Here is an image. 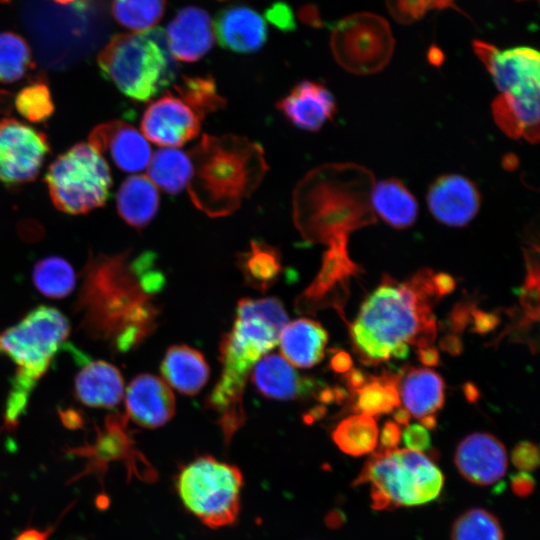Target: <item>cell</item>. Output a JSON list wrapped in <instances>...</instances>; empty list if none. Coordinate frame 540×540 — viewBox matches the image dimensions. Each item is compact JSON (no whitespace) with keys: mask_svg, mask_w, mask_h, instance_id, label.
<instances>
[{"mask_svg":"<svg viewBox=\"0 0 540 540\" xmlns=\"http://www.w3.org/2000/svg\"><path fill=\"white\" fill-rule=\"evenodd\" d=\"M539 108V94L499 93L491 106L493 119L503 133L532 144L539 140Z\"/></svg>","mask_w":540,"mask_h":540,"instance_id":"26","label":"cell"},{"mask_svg":"<svg viewBox=\"0 0 540 540\" xmlns=\"http://www.w3.org/2000/svg\"><path fill=\"white\" fill-rule=\"evenodd\" d=\"M451 540H504L502 526L486 509L472 508L453 523Z\"/></svg>","mask_w":540,"mask_h":540,"instance_id":"38","label":"cell"},{"mask_svg":"<svg viewBox=\"0 0 540 540\" xmlns=\"http://www.w3.org/2000/svg\"><path fill=\"white\" fill-rule=\"evenodd\" d=\"M68 319L54 307L41 305L17 324L0 333V354L16 366L5 408L7 428L18 424L26 412L30 395L68 338Z\"/></svg>","mask_w":540,"mask_h":540,"instance_id":"6","label":"cell"},{"mask_svg":"<svg viewBox=\"0 0 540 540\" xmlns=\"http://www.w3.org/2000/svg\"><path fill=\"white\" fill-rule=\"evenodd\" d=\"M391 16L401 24H410L422 18L428 10L426 0H386Z\"/></svg>","mask_w":540,"mask_h":540,"instance_id":"42","label":"cell"},{"mask_svg":"<svg viewBox=\"0 0 540 540\" xmlns=\"http://www.w3.org/2000/svg\"><path fill=\"white\" fill-rule=\"evenodd\" d=\"M371 170L356 163H328L310 170L296 185L292 216L310 244L348 242L349 235L376 223L371 205Z\"/></svg>","mask_w":540,"mask_h":540,"instance_id":"3","label":"cell"},{"mask_svg":"<svg viewBox=\"0 0 540 540\" xmlns=\"http://www.w3.org/2000/svg\"><path fill=\"white\" fill-rule=\"evenodd\" d=\"M74 391L86 406L113 408L124 396V380L114 365L103 360L88 361L75 377Z\"/></svg>","mask_w":540,"mask_h":540,"instance_id":"25","label":"cell"},{"mask_svg":"<svg viewBox=\"0 0 540 540\" xmlns=\"http://www.w3.org/2000/svg\"><path fill=\"white\" fill-rule=\"evenodd\" d=\"M165 382L184 395H195L209 378V366L203 355L186 345L170 347L161 364Z\"/></svg>","mask_w":540,"mask_h":540,"instance_id":"29","label":"cell"},{"mask_svg":"<svg viewBox=\"0 0 540 540\" xmlns=\"http://www.w3.org/2000/svg\"><path fill=\"white\" fill-rule=\"evenodd\" d=\"M510 480L512 491L520 497H526L534 490L535 481L528 472L520 471L512 475Z\"/></svg>","mask_w":540,"mask_h":540,"instance_id":"49","label":"cell"},{"mask_svg":"<svg viewBox=\"0 0 540 540\" xmlns=\"http://www.w3.org/2000/svg\"><path fill=\"white\" fill-rule=\"evenodd\" d=\"M371 205L374 214L395 229L412 226L418 216V202L409 189L397 178L375 182Z\"/></svg>","mask_w":540,"mask_h":540,"instance_id":"30","label":"cell"},{"mask_svg":"<svg viewBox=\"0 0 540 540\" xmlns=\"http://www.w3.org/2000/svg\"><path fill=\"white\" fill-rule=\"evenodd\" d=\"M287 323L288 315L277 298L238 302L233 327L220 343L221 375L206 402L218 414L226 442L244 424V389L253 367L278 345Z\"/></svg>","mask_w":540,"mask_h":540,"instance_id":"4","label":"cell"},{"mask_svg":"<svg viewBox=\"0 0 540 540\" xmlns=\"http://www.w3.org/2000/svg\"><path fill=\"white\" fill-rule=\"evenodd\" d=\"M86 272L82 300L89 307L100 305L89 314H100V330L118 350H129L154 330L158 310L153 296L162 290L165 278L153 253L100 254L90 259Z\"/></svg>","mask_w":540,"mask_h":540,"instance_id":"2","label":"cell"},{"mask_svg":"<svg viewBox=\"0 0 540 540\" xmlns=\"http://www.w3.org/2000/svg\"><path fill=\"white\" fill-rule=\"evenodd\" d=\"M454 463L467 481L487 486L505 475L508 457L499 439L489 433L476 432L468 435L458 444Z\"/></svg>","mask_w":540,"mask_h":540,"instance_id":"18","label":"cell"},{"mask_svg":"<svg viewBox=\"0 0 540 540\" xmlns=\"http://www.w3.org/2000/svg\"><path fill=\"white\" fill-rule=\"evenodd\" d=\"M399 395L411 416H436L444 405V381L428 368H410L399 383Z\"/></svg>","mask_w":540,"mask_h":540,"instance_id":"28","label":"cell"},{"mask_svg":"<svg viewBox=\"0 0 540 540\" xmlns=\"http://www.w3.org/2000/svg\"><path fill=\"white\" fill-rule=\"evenodd\" d=\"M471 307L469 304L459 303L454 307L450 316V325L454 333H460L471 320Z\"/></svg>","mask_w":540,"mask_h":540,"instance_id":"50","label":"cell"},{"mask_svg":"<svg viewBox=\"0 0 540 540\" xmlns=\"http://www.w3.org/2000/svg\"><path fill=\"white\" fill-rule=\"evenodd\" d=\"M411 415L405 408H397L393 413L394 422L398 425L407 426Z\"/></svg>","mask_w":540,"mask_h":540,"instance_id":"57","label":"cell"},{"mask_svg":"<svg viewBox=\"0 0 540 540\" xmlns=\"http://www.w3.org/2000/svg\"><path fill=\"white\" fill-rule=\"evenodd\" d=\"M21 116L33 123H41L51 117L54 104L48 86L37 81L19 91L14 100Z\"/></svg>","mask_w":540,"mask_h":540,"instance_id":"41","label":"cell"},{"mask_svg":"<svg viewBox=\"0 0 540 540\" xmlns=\"http://www.w3.org/2000/svg\"><path fill=\"white\" fill-rule=\"evenodd\" d=\"M406 448L418 452L427 451L431 446L429 430L421 424H408L401 433Z\"/></svg>","mask_w":540,"mask_h":540,"instance_id":"44","label":"cell"},{"mask_svg":"<svg viewBox=\"0 0 540 540\" xmlns=\"http://www.w3.org/2000/svg\"><path fill=\"white\" fill-rule=\"evenodd\" d=\"M330 365L336 373H346L353 365L351 356L345 351H337L330 359Z\"/></svg>","mask_w":540,"mask_h":540,"instance_id":"52","label":"cell"},{"mask_svg":"<svg viewBox=\"0 0 540 540\" xmlns=\"http://www.w3.org/2000/svg\"><path fill=\"white\" fill-rule=\"evenodd\" d=\"M32 66L26 41L12 32L0 33V83L20 80Z\"/></svg>","mask_w":540,"mask_h":540,"instance_id":"40","label":"cell"},{"mask_svg":"<svg viewBox=\"0 0 540 540\" xmlns=\"http://www.w3.org/2000/svg\"><path fill=\"white\" fill-rule=\"evenodd\" d=\"M432 276V270L421 269L402 283L390 276L382 278L350 326L354 351L362 362L405 359L409 344L418 348L433 344L436 319L432 303L439 297Z\"/></svg>","mask_w":540,"mask_h":540,"instance_id":"1","label":"cell"},{"mask_svg":"<svg viewBox=\"0 0 540 540\" xmlns=\"http://www.w3.org/2000/svg\"><path fill=\"white\" fill-rule=\"evenodd\" d=\"M242 487L243 475L238 467L209 455L182 467L176 480L184 507L213 529L235 523Z\"/></svg>","mask_w":540,"mask_h":540,"instance_id":"9","label":"cell"},{"mask_svg":"<svg viewBox=\"0 0 540 540\" xmlns=\"http://www.w3.org/2000/svg\"><path fill=\"white\" fill-rule=\"evenodd\" d=\"M164 34L172 57L185 62L202 58L215 40L210 16L194 6L181 9L167 25Z\"/></svg>","mask_w":540,"mask_h":540,"instance_id":"21","label":"cell"},{"mask_svg":"<svg viewBox=\"0 0 540 540\" xmlns=\"http://www.w3.org/2000/svg\"><path fill=\"white\" fill-rule=\"evenodd\" d=\"M165 9V0H113L115 19L134 32L154 28Z\"/></svg>","mask_w":540,"mask_h":540,"instance_id":"39","label":"cell"},{"mask_svg":"<svg viewBox=\"0 0 540 540\" xmlns=\"http://www.w3.org/2000/svg\"><path fill=\"white\" fill-rule=\"evenodd\" d=\"M126 412L130 419L143 428L154 429L165 425L175 414V397L169 385L152 374H139L128 385L125 393Z\"/></svg>","mask_w":540,"mask_h":540,"instance_id":"20","label":"cell"},{"mask_svg":"<svg viewBox=\"0 0 540 540\" xmlns=\"http://www.w3.org/2000/svg\"><path fill=\"white\" fill-rule=\"evenodd\" d=\"M518 1H523V0H518Z\"/></svg>","mask_w":540,"mask_h":540,"instance_id":"60","label":"cell"},{"mask_svg":"<svg viewBox=\"0 0 540 540\" xmlns=\"http://www.w3.org/2000/svg\"><path fill=\"white\" fill-rule=\"evenodd\" d=\"M89 144L99 153H108L115 165L125 172L145 169L152 157L144 135L120 120L96 126L89 135Z\"/></svg>","mask_w":540,"mask_h":540,"instance_id":"19","label":"cell"},{"mask_svg":"<svg viewBox=\"0 0 540 540\" xmlns=\"http://www.w3.org/2000/svg\"><path fill=\"white\" fill-rule=\"evenodd\" d=\"M417 356L420 362L425 366H436L440 361L438 350L432 346L418 348Z\"/></svg>","mask_w":540,"mask_h":540,"instance_id":"55","label":"cell"},{"mask_svg":"<svg viewBox=\"0 0 540 540\" xmlns=\"http://www.w3.org/2000/svg\"><path fill=\"white\" fill-rule=\"evenodd\" d=\"M213 29L220 45L237 53L256 52L267 39L264 19L247 6H230L221 10Z\"/></svg>","mask_w":540,"mask_h":540,"instance_id":"24","label":"cell"},{"mask_svg":"<svg viewBox=\"0 0 540 540\" xmlns=\"http://www.w3.org/2000/svg\"><path fill=\"white\" fill-rule=\"evenodd\" d=\"M148 173L149 179L166 193L178 194L191 177L190 157L179 149H160L151 157Z\"/></svg>","mask_w":540,"mask_h":540,"instance_id":"33","label":"cell"},{"mask_svg":"<svg viewBox=\"0 0 540 540\" xmlns=\"http://www.w3.org/2000/svg\"><path fill=\"white\" fill-rule=\"evenodd\" d=\"M369 483L372 508L390 510L435 500L444 475L423 452L408 448L379 449L365 462L353 485Z\"/></svg>","mask_w":540,"mask_h":540,"instance_id":"8","label":"cell"},{"mask_svg":"<svg viewBox=\"0 0 540 540\" xmlns=\"http://www.w3.org/2000/svg\"><path fill=\"white\" fill-rule=\"evenodd\" d=\"M471 320H473V331L480 334L491 332L500 322V318L497 315L485 312L479 308H472Z\"/></svg>","mask_w":540,"mask_h":540,"instance_id":"46","label":"cell"},{"mask_svg":"<svg viewBox=\"0 0 540 540\" xmlns=\"http://www.w3.org/2000/svg\"><path fill=\"white\" fill-rule=\"evenodd\" d=\"M188 155L192 165L187 184L190 199L212 218L237 211L268 171L262 146L238 135L205 134Z\"/></svg>","mask_w":540,"mask_h":540,"instance_id":"5","label":"cell"},{"mask_svg":"<svg viewBox=\"0 0 540 540\" xmlns=\"http://www.w3.org/2000/svg\"><path fill=\"white\" fill-rule=\"evenodd\" d=\"M379 430L374 417L357 413L340 421L332 432V439L345 454L362 456L374 451Z\"/></svg>","mask_w":540,"mask_h":540,"instance_id":"34","label":"cell"},{"mask_svg":"<svg viewBox=\"0 0 540 540\" xmlns=\"http://www.w3.org/2000/svg\"><path fill=\"white\" fill-rule=\"evenodd\" d=\"M251 378L260 394L277 400H299L317 396L315 379L301 375L278 354L263 356L253 367Z\"/></svg>","mask_w":540,"mask_h":540,"instance_id":"22","label":"cell"},{"mask_svg":"<svg viewBox=\"0 0 540 540\" xmlns=\"http://www.w3.org/2000/svg\"><path fill=\"white\" fill-rule=\"evenodd\" d=\"M432 284L439 298L452 293L456 286L454 278L443 272L433 274Z\"/></svg>","mask_w":540,"mask_h":540,"instance_id":"51","label":"cell"},{"mask_svg":"<svg viewBox=\"0 0 540 540\" xmlns=\"http://www.w3.org/2000/svg\"><path fill=\"white\" fill-rule=\"evenodd\" d=\"M45 182L54 206L78 215L106 203L112 177L101 153L90 144L78 143L52 162Z\"/></svg>","mask_w":540,"mask_h":540,"instance_id":"10","label":"cell"},{"mask_svg":"<svg viewBox=\"0 0 540 540\" xmlns=\"http://www.w3.org/2000/svg\"><path fill=\"white\" fill-rule=\"evenodd\" d=\"M401 439V429L394 421H387L380 431V448L391 450L397 448Z\"/></svg>","mask_w":540,"mask_h":540,"instance_id":"48","label":"cell"},{"mask_svg":"<svg viewBox=\"0 0 540 540\" xmlns=\"http://www.w3.org/2000/svg\"><path fill=\"white\" fill-rule=\"evenodd\" d=\"M511 460L520 471L530 472L539 465V449L532 442H519L512 450Z\"/></svg>","mask_w":540,"mask_h":540,"instance_id":"43","label":"cell"},{"mask_svg":"<svg viewBox=\"0 0 540 540\" xmlns=\"http://www.w3.org/2000/svg\"><path fill=\"white\" fill-rule=\"evenodd\" d=\"M430 213L449 227H464L478 214L480 192L473 181L460 174H444L430 185L427 192Z\"/></svg>","mask_w":540,"mask_h":540,"instance_id":"17","label":"cell"},{"mask_svg":"<svg viewBox=\"0 0 540 540\" xmlns=\"http://www.w3.org/2000/svg\"><path fill=\"white\" fill-rule=\"evenodd\" d=\"M277 109L296 127L315 132L332 118L336 102L323 84L304 80L278 101Z\"/></svg>","mask_w":540,"mask_h":540,"instance_id":"23","label":"cell"},{"mask_svg":"<svg viewBox=\"0 0 540 540\" xmlns=\"http://www.w3.org/2000/svg\"><path fill=\"white\" fill-rule=\"evenodd\" d=\"M50 145L46 135L14 118L0 120V181L17 186L33 181Z\"/></svg>","mask_w":540,"mask_h":540,"instance_id":"12","label":"cell"},{"mask_svg":"<svg viewBox=\"0 0 540 540\" xmlns=\"http://www.w3.org/2000/svg\"><path fill=\"white\" fill-rule=\"evenodd\" d=\"M463 393L469 402H476L480 396L478 388L471 382L463 385Z\"/></svg>","mask_w":540,"mask_h":540,"instance_id":"56","label":"cell"},{"mask_svg":"<svg viewBox=\"0 0 540 540\" xmlns=\"http://www.w3.org/2000/svg\"><path fill=\"white\" fill-rule=\"evenodd\" d=\"M331 48L342 68L352 74L370 75L388 65L394 51V38L384 18L362 12L337 23Z\"/></svg>","mask_w":540,"mask_h":540,"instance_id":"11","label":"cell"},{"mask_svg":"<svg viewBox=\"0 0 540 540\" xmlns=\"http://www.w3.org/2000/svg\"><path fill=\"white\" fill-rule=\"evenodd\" d=\"M440 347L447 353L457 356L462 352L461 339L456 334H448L440 341Z\"/></svg>","mask_w":540,"mask_h":540,"instance_id":"54","label":"cell"},{"mask_svg":"<svg viewBox=\"0 0 540 540\" xmlns=\"http://www.w3.org/2000/svg\"><path fill=\"white\" fill-rule=\"evenodd\" d=\"M327 247L318 274L296 299L298 313L314 314L330 306L342 312L349 280L361 271L349 256L348 242H338Z\"/></svg>","mask_w":540,"mask_h":540,"instance_id":"14","label":"cell"},{"mask_svg":"<svg viewBox=\"0 0 540 540\" xmlns=\"http://www.w3.org/2000/svg\"><path fill=\"white\" fill-rule=\"evenodd\" d=\"M455 0H426L427 8L430 9H444L451 7Z\"/></svg>","mask_w":540,"mask_h":540,"instance_id":"59","label":"cell"},{"mask_svg":"<svg viewBox=\"0 0 540 540\" xmlns=\"http://www.w3.org/2000/svg\"><path fill=\"white\" fill-rule=\"evenodd\" d=\"M119 420L118 418L110 419L105 432L98 433L94 444L67 450L68 454L84 457L87 460L84 469L67 481L68 485L92 475L104 491V478L111 461H123L128 470V477L134 474L143 478L138 463H145V460L134 449L132 439L125 432L124 422Z\"/></svg>","mask_w":540,"mask_h":540,"instance_id":"16","label":"cell"},{"mask_svg":"<svg viewBox=\"0 0 540 540\" xmlns=\"http://www.w3.org/2000/svg\"><path fill=\"white\" fill-rule=\"evenodd\" d=\"M203 118L173 90L151 102L143 113V135L153 143L167 147L182 146L200 132Z\"/></svg>","mask_w":540,"mask_h":540,"instance_id":"15","label":"cell"},{"mask_svg":"<svg viewBox=\"0 0 540 540\" xmlns=\"http://www.w3.org/2000/svg\"><path fill=\"white\" fill-rule=\"evenodd\" d=\"M11 110L10 94L0 89V114H8Z\"/></svg>","mask_w":540,"mask_h":540,"instance_id":"58","label":"cell"},{"mask_svg":"<svg viewBox=\"0 0 540 540\" xmlns=\"http://www.w3.org/2000/svg\"><path fill=\"white\" fill-rule=\"evenodd\" d=\"M237 265L245 283L264 292L278 280L282 271V258L276 247L252 240L249 249L238 254Z\"/></svg>","mask_w":540,"mask_h":540,"instance_id":"32","label":"cell"},{"mask_svg":"<svg viewBox=\"0 0 540 540\" xmlns=\"http://www.w3.org/2000/svg\"><path fill=\"white\" fill-rule=\"evenodd\" d=\"M344 379L346 380L348 388L353 392L363 387L368 381L365 373L355 368H351L348 372H346Z\"/></svg>","mask_w":540,"mask_h":540,"instance_id":"53","label":"cell"},{"mask_svg":"<svg viewBox=\"0 0 540 540\" xmlns=\"http://www.w3.org/2000/svg\"><path fill=\"white\" fill-rule=\"evenodd\" d=\"M327 341V332L319 322L299 318L283 327L278 344L282 357L291 365L310 368L323 359Z\"/></svg>","mask_w":540,"mask_h":540,"instance_id":"27","label":"cell"},{"mask_svg":"<svg viewBox=\"0 0 540 540\" xmlns=\"http://www.w3.org/2000/svg\"><path fill=\"white\" fill-rule=\"evenodd\" d=\"M473 49L499 93L516 96L540 93V55L536 49L520 46L500 50L483 40H474Z\"/></svg>","mask_w":540,"mask_h":540,"instance_id":"13","label":"cell"},{"mask_svg":"<svg viewBox=\"0 0 540 540\" xmlns=\"http://www.w3.org/2000/svg\"><path fill=\"white\" fill-rule=\"evenodd\" d=\"M267 18L283 30H290L295 26L290 8L283 3H277L268 9Z\"/></svg>","mask_w":540,"mask_h":540,"instance_id":"47","label":"cell"},{"mask_svg":"<svg viewBox=\"0 0 540 540\" xmlns=\"http://www.w3.org/2000/svg\"><path fill=\"white\" fill-rule=\"evenodd\" d=\"M98 64L107 80L137 101L150 100L176 75L174 58L160 28L113 37L100 52Z\"/></svg>","mask_w":540,"mask_h":540,"instance_id":"7","label":"cell"},{"mask_svg":"<svg viewBox=\"0 0 540 540\" xmlns=\"http://www.w3.org/2000/svg\"><path fill=\"white\" fill-rule=\"evenodd\" d=\"M32 280L36 289L44 296L61 299L73 292L76 274L67 260L59 256H49L35 264Z\"/></svg>","mask_w":540,"mask_h":540,"instance_id":"36","label":"cell"},{"mask_svg":"<svg viewBox=\"0 0 540 540\" xmlns=\"http://www.w3.org/2000/svg\"><path fill=\"white\" fill-rule=\"evenodd\" d=\"M172 90L184 99L203 119L226 104L212 77H183Z\"/></svg>","mask_w":540,"mask_h":540,"instance_id":"37","label":"cell"},{"mask_svg":"<svg viewBox=\"0 0 540 540\" xmlns=\"http://www.w3.org/2000/svg\"><path fill=\"white\" fill-rule=\"evenodd\" d=\"M399 378L392 374L370 376L367 383L355 390L356 411L375 417L390 413L400 405Z\"/></svg>","mask_w":540,"mask_h":540,"instance_id":"35","label":"cell"},{"mask_svg":"<svg viewBox=\"0 0 540 540\" xmlns=\"http://www.w3.org/2000/svg\"><path fill=\"white\" fill-rule=\"evenodd\" d=\"M116 206L118 214L128 225L138 230L143 229L158 212V190L148 177L130 176L117 191Z\"/></svg>","mask_w":540,"mask_h":540,"instance_id":"31","label":"cell"},{"mask_svg":"<svg viewBox=\"0 0 540 540\" xmlns=\"http://www.w3.org/2000/svg\"><path fill=\"white\" fill-rule=\"evenodd\" d=\"M76 501L71 502L63 511L58 520L45 529L27 526L19 532L13 540H49L50 535L54 532L63 516L70 511Z\"/></svg>","mask_w":540,"mask_h":540,"instance_id":"45","label":"cell"}]
</instances>
